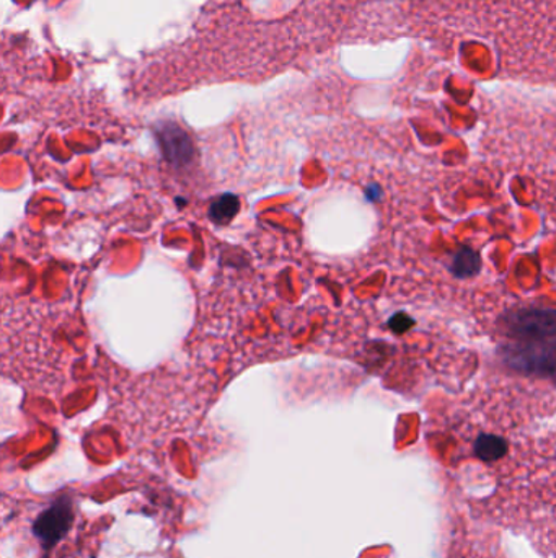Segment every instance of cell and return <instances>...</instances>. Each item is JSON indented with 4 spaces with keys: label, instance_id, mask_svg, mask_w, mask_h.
<instances>
[{
    "label": "cell",
    "instance_id": "3957f363",
    "mask_svg": "<svg viewBox=\"0 0 556 558\" xmlns=\"http://www.w3.org/2000/svg\"><path fill=\"white\" fill-rule=\"evenodd\" d=\"M478 268V256L473 250L462 249L460 252L455 253L454 262H452V271L455 276L467 278L473 275Z\"/></svg>",
    "mask_w": 556,
    "mask_h": 558
},
{
    "label": "cell",
    "instance_id": "277c9868",
    "mask_svg": "<svg viewBox=\"0 0 556 558\" xmlns=\"http://www.w3.org/2000/svg\"><path fill=\"white\" fill-rule=\"evenodd\" d=\"M503 441L494 436H483L478 440L477 451L483 459H494L503 453Z\"/></svg>",
    "mask_w": 556,
    "mask_h": 558
},
{
    "label": "cell",
    "instance_id": "7a4b0ae2",
    "mask_svg": "<svg viewBox=\"0 0 556 558\" xmlns=\"http://www.w3.org/2000/svg\"><path fill=\"white\" fill-rule=\"evenodd\" d=\"M506 359L519 371L545 372L555 368L556 350L549 342H516L507 350Z\"/></svg>",
    "mask_w": 556,
    "mask_h": 558
},
{
    "label": "cell",
    "instance_id": "5b68a950",
    "mask_svg": "<svg viewBox=\"0 0 556 558\" xmlns=\"http://www.w3.org/2000/svg\"><path fill=\"white\" fill-rule=\"evenodd\" d=\"M233 203V200H230V198H226V200H220V203L214 204L213 207V217L214 219L220 220H229L230 217L233 216V211L227 210V206H230V204Z\"/></svg>",
    "mask_w": 556,
    "mask_h": 558
},
{
    "label": "cell",
    "instance_id": "6da1fadb",
    "mask_svg": "<svg viewBox=\"0 0 556 558\" xmlns=\"http://www.w3.org/2000/svg\"><path fill=\"white\" fill-rule=\"evenodd\" d=\"M506 333L516 342H549L556 337V309H520L506 319Z\"/></svg>",
    "mask_w": 556,
    "mask_h": 558
}]
</instances>
